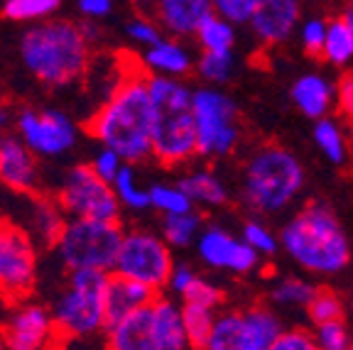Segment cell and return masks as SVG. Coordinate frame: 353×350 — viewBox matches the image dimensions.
I'll return each mask as SVG.
<instances>
[{"label":"cell","mask_w":353,"mask_h":350,"mask_svg":"<svg viewBox=\"0 0 353 350\" xmlns=\"http://www.w3.org/2000/svg\"><path fill=\"white\" fill-rule=\"evenodd\" d=\"M154 103L150 99L148 74L121 79L113 93L91 115L86 130L103 147L116 150L128 165L143 162L152 154Z\"/></svg>","instance_id":"1"},{"label":"cell","mask_w":353,"mask_h":350,"mask_svg":"<svg viewBox=\"0 0 353 350\" xmlns=\"http://www.w3.org/2000/svg\"><path fill=\"white\" fill-rule=\"evenodd\" d=\"M280 247L304 272L321 277L343 272L351 262V240L324 201L307 203L282 225Z\"/></svg>","instance_id":"2"},{"label":"cell","mask_w":353,"mask_h":350,"mask_svg":"<svg viewBox=\"0 0 353 350\" xmlns=\"http://www.w3.org/2000/svg\"><path fill=\"white\" fill-rule=\"evenodd\" d=\"M150 99L154 103L152 157L165 167L187 165L196 147V121H194V91L172 76L148 74Z\"/></svg>","instance_id":"3"},{"label":"cell","mask_w":353,"mask_h":350,"mask_svg":"<svg viewBox=\"0 0 353 350\" xmlns=\"http://www.w3.org/2000/svg\"><path fill=\"white\" fill-rule=\"evenodd\" d=\"M22 61L47 86H69L88 66V42L69 20L39 22L22 34Z\"/></svg>","instance_id":"4"},{"label":"cell","mask_w":353,"mask_h":350,"mask_svg":"<svg viewBox=\"0 0 353 350\" xmlns=\"http://www.w3.org/2000/svg\"><path fill=\"white\" fill-rule=\"evenodd\" d=\"M304 189V167L297 154L280 145H263L243 169V203L260 216L282 214Z\"/></svg>","instance_id":"5"},{"label":"cell","mask_w":353,"mask_h":350,"mask_svg":"<svg viewBox=\"0 0 353 350\" xmlns=\"http://www.w3.org/2000/svg\"><path fill=\"white\" fill-rule=\"evenodd\" d=\"M108 279L110 272L105 269H69L66 289L52 307V318L61 338H88L105 331Z\"/></svg>","instance_id":"6"},{"label":"cell","mask_w":353,"mask_h":350,"mask_svg":"<svg viewBox=\"0 0 353 350\" xmlns=\"http://www.w3.org/2000/svg\"><path fill=\"white\" fill-rule=\"evenodd\" d=\"M125 230L118 220L66 218L57 240V255L69 269H105L113 272Z\"/></svg>","instance_id":"7"},{"label":"cell","mask_w":353,"mask_h":350,"mask_svg":"<svg viewBox=\"0 0 353 350\" xmlns=\"http://www.w3.org/2000/svg\"><path fill=\"white\" fill-rule=\"evenodd\" d=\"M194 121H196V147L201 157H226L236 150L241 127L238 110L231 96L216 86L194 91Z\"/></svg>","instance_id":"8"},{"label":"cell","mask_w":353,"mask_h":350,"mask_svg":"<svg viewBox=\"0 0 353 350\" xmlns=\"http://www.w3.org/2000/svg\"><path fill=\"white\" fill-rule=\"evenodd\" d=\"M282 331L280 318L268 307L223 311L216 316L204 350H270Z\"/></svg>","instance_id":"9"},{"label":"cell","mask_w":353,"mask_h":350,"mask_svg":"<svg viewBox=\"0 0 353 350\" xmlns=\"http://www.w3.org/2000/svg\"><path fill=\"white\" fill-rule=\"evenodd\" d=\"M174 265L172 245L162 236H154L150 230H128L113 272L135 279L154 291H162L170 282Z\"/></svg>","instance_id":"10"},{"label":"cell","mask_w":353,"mask_h":350,"mask_svg":"<svg viewBox=\"0 0 353 350\" xmlns=\"http://www.w3.org/2000/svg\"><path fill=\"white\" fill-rule=\"evenodd\" d=\"M57 201L69 218L118 220L121 214L113 184L101 179L91 165H77L66 172Z\"/></svg>","instance_id":"11"},{"label":"cell","mask_w":353,"mask_h":350,"mask_svg":"<svg viewBox=\"0 0 353 350\" xmlns=\"http://www.w3.org/2000/svg\"><path fill=\"white\" fill-rule=\"evenodd\" d=\"M37 282V247L28 230L0 220V296L20 301Z\"/></svg>","instance_id":"12"},{"label":"cell","mask_w":353,"mask_h":350,"mask_svg":"<svg viewBox=\"0 0 353 350\" xmlns=\"http://www.w3.org/2000/svg\"><path fill=\"white\" fill-rule=\"evenodd\" d=\"M17 135L37 157H59L77 145V123L61 110H22L17 115Z\"/></svg>","instance_id":"13"},{"label":"cell","mask_w":353,"mask_h":350,"mask_svg":"<svg viewBox=\"0 0 353 350\" xmlns=\"http://www.w3.org/2000/svg\"><path fill=\"white\" fill-rule=\"evenodd\" d=\"M196 252L201 262L214 269H228L236 274H250L258 269L260 255L243 240L223 228H204L196 240Z\"/></svg>","instance_id":"14"},{"label":"cell","mask_w":353,"mask_h":350,"mask_svg":"<svg viewBox=\"0 0 353 350\" xmlns=\"http://www.w3.org/2000/svg\"><path fill=\"white\" fill-rule=\"evenodd\" d=\"M0 333L8 350H50L57 338V326L50 309L39 304H20L10 311Z\"/></svg>","instance_id":"15"},{"label":"cell","mask_w":353,"mask_h":350,"mask_svg":"<svg viewBox=\"0 0 353 350\" xmlns=\"http://www.w3.org/2000/svg\"><path fill=\"white\" fill-rule=\"evenodd\" d=\"M37 181V154L20 135H0V184L17 194H34Z\"/></svg>","instance_id":"16"},{"label":"cell","mask_w":353,"mask_h":350,"mask_svg":"<svg viewBox=\"0 0 353 350\" xmlns=\"http://www.w3.org/2000/svg\"><path fill=\"white\" fill-rule=\"evenodd\" d=\"M299 0H255L250 28L263 44H282L299 25Z\"/></svg>","instance_id":"17"},{"label":"cell","mask_w":353,"mask_h":350,"mask_svg":"<svg viewBox=\"0 0 353 350\" xmlns=\"http://www.w3.org/2000/svg\"><path fill=\"white\" fill-rule=\"evenodd\" d=\"M150 307L128 313L116 323H108L103 331L105 350H160L157 338H154Z\"/></svg>","instance_id":"18"},{"label":"cell","mask_w":353,"mask_h":350,"mask_svg":"<svg viewBox=\"0 0 353 350\" xmlns=\"http://www.w3.org/2000/svg\"><path fill=\"white\" fill-rule=\"evenodd\" d=\"M214 12L211 0H157L154 15L172 37H194L199 25Z\"/></svg>","instance_id":"19"},{"label":"cell","mask_w":353,"mask_h":350,"mask_svg":"<svg viewBox=\"0 0 353 350\" xmlns=\"http://www.w3.org/2000/svg\"><path fill=\"white\" fill-rule=\"evenodd\" d=\"M157 296H160V291L150 289V287L140 285V282H135L130 277L110 272L108 287H105V316H108V323H116L121 318H125L128 313L150 307Z\"/></svg>","instance_id":"20"},{"label":"cell","mask_w":353,"mask_h":350,"mask_svg":"<svg viewBox=\"0 0 353 350\" xmlns=\"http://www.w3.org/2000/svg\"><path fill=\"white\" fill-rule=\"evenodd\" d=\"M290 96H292V103L297 105L299 113L312 118V121H321L336 103V83H331L321 74L309 72L292 83Z\"/></svg>","instance_id":"21"},{"label":"cell","mask_w":353,"mask_h":350,"mask_svg":"<svg viewBox=\"0 0 353 350\" xmlns=\"http://www.w3.org/2000/svg\"><path fill=\"white\" fill-rule=\"evenodd\" d=\"M143 66L148 69V74H154V76L182 79L192 72L194 59L192 52L176 37H162L157 44L145 50Z\"/></svg>","instance_id":"22"},{"label":"cell","mask_w":353,"mask_h":350,"mask_svg":"<svg viewBox=\"0 0 353 350\" xmlns=\"http://www.w3.org/2000/svg\"><path fill=\"white\" fill-rule=\"evenodd\" d=\"M152 329H154V338L160 350H189L187 329H184V316H182V304H174L172 299L165 296H157L152 301Z\"/></svg>","instance_id":"23"},{"label":"cell","mask_w":353,"mask_h":350,"mask_svg":"<svg viewBox=\"0 0 353 350\" xmlns=\"http://www.w3.org/2000/svg\"><path fill=\"white\" fill-rule=\"evenodd\" d=\"M69 216L59 206L57 198L32 196L30 194V223H32V236L44 245H57L64 223Z\"/></svg>","instance_id":"24"},{"label":"cell","mask_w":353,"mask_h":350,"mask_svg":"<svg viewBox=\"0 0 353 350\" xmlns=\"http://www.w3.org/2000/svg\"><path fill=\"white\" fill-rule=\"evenodd\" d=\"M176 184L182 186L184 194L192 198L194 206L216 208L228 201L226 184H223V181L219 179V174L211 169H194V172H189V174H184Z\"/></svg>","instance_id":"25"},{"label":"cell","mask_w":353,"mask_h":350,"mask_svg":"<svg viewBox=\"0 0 353 350\" xmlns=\"http://www.w3.org/2000/svg\"><path fill=\"white\" fill-rule=\"evenodd\" d=\"M312 137H314V145L319 147V152L329 159L331 165L343 167L348 162V140L339 121H334L329 115L316 121Z\"/></svg>","instance_id":"26"},{"label":"cell","mask_w":353,"mask_h":350,"mask_svg":"<svg viewBox=\"0 0 353 350\" xmlns=\"http://www.w3.org/2000/svg\"><path fill=\"white\" fill-rule=\"evenodd\" d=\"M196 42L201 44V52H233L236 44V25L226 17L211 12L196 30Z\"/></svg>","instance_id":"27"},{"label":"cell","mask_w":353,"mask_h":350,"mask_svg":"<svg viewBox=\"0 0 353 350\" xmlns=\"http://www.w3.org/2000/svg\"><path fill=\"white\" fill-rule=\"evenodd\" d=\"M201 216L196 211H184V214H172L162 218L160 236L170 243L172 247H189L201 236Z\"/></svg>","instance_id":"28"},{"label":"cell","mask_w":353,"mask_h":350,"mask_svg":"<svg viewBox=\"0 0 353 350\" xmlns=\"http://www.w3.org/2000/svg\"><path fill=\"white\" fill-rule=\"evenodd\" d=\"M182 316H184V329H187L189 343L194 350H204L206 340H209L211 331L216 323V309L204 307V304H189L182 301Z\"/></svg>","instance_id":"29"},{"label":"cell","mask_w":353,"mask_h":350,"mask_svg":"<svg viewBox=\"0 0 353 350\" xmlns=\"http://www.w3.org/2000/svg\"><path fill=\"white\" fill-rule=\"evenodd\" d=\"M321 56L334 66H346L353 59V32L346 28V22L341 17L329 22V32H326V44Z\"/></svg>","instance_id":"30"},{"label":"cell","mask_w":353,"mask_h":350,"mask_svg":"<svg viewBox=\"0 0 353 350\" xmlns=\"http://www.w3.org/2000/svg\"><path fill=\"white\" fill-rule=\"evenodd\" d=\"M316 294V287L307 279H299V277H285L280 279L270 291V299L272 304L277 307H309V301L314 299Z\"/></svg>","instance_id":"31"},{"label":"cell","mask_w":353,"mask_h":350,"mask_svg":"<svg viewBox=\"0 0 353 350\" xmlns=\"http://www.w3.org/2000/svg\"><path fill=\"white\" fill-rule=\"evenodd\" d=\"M113 189H116V196L121 201V206L130 208V211L152 208V203H150V189H143L138 184V176H135L130 165L123 167L121 174L113 179Z\"/></svg>","instance_id":"32"},{"label":"cell","mask_w":353,"mask_h":350,"mask_svg":"<svg viewBox=\"0 0 353 350\" xmlns=\"http://www.w3.org/2000/svg\"><path fill=\"white\" fill-rule=\"evenodd\" d=\"M150 203H152L154 211H160L162 216L184 214V211H192L194 208L192 198L184 194V189L179 184L150 186Z\"/></svg>","instance_id":"33"},{"label":"cell","mask_w":353,"mask_h":350,"mask_svg":"<svg viewBox=\"0 0 353 350\" xmlns=\"http://www.w3.org/2000/svg\"><path fill=\"white\" fill-rule=\"evenodd\" d=\"M196 72L211 86L226 83L233 74V52H201L196 61Z\"/></svg>","instance_id":"34"},{"label":"cell","mask_w":353,"mask_h":350,"mask_svg":"<svg viewBox=\"0 0 353 350\" xmlns=\"http://www.w3.org/2000/svg\"><path fill=\"white\" fill-rule=\"evenodd\" d=\"M307 313L314 326H321V323H329V321H341L343 301L334 289H316L314 299L309 301Z\"/></svg>","instance_id":"35"},{"label":"cell","mask_w":353,"mask_h":350,"mask_svg":"<svg viewBox=\"0 0 353 350\" xmlns=\"http://www.w3.org/2000/svg\"><path fill=\"white\" fill-rule=\"evenodd\" d=\"M59 8V0H6L3 12L15 22L44 20Z\"/></svg>","instance_id":"36"},{"label":"cell","mask_w":353,"mask_h":350,"mask_svg":"<svg viewBox=\"0 0 353 350\" xmlns=\"http://www.w3.org/2000/svg\"><path fill=\"white\" fill-rule=\"evenodd\" d=\"M241 238L258 252L260 258H270V255L277 252V247H280V236H275L263 220H255V218H250L248 223L243 225Z\"/></svg>","instance_id":"37"},{"label":"cell","mask_w":353,"mask_h":350,"mask_svg":"<svg viewBox=\"0 0 353 350\" xmlns=\"http://www.w3.org/2000/svg\"><path fill=\"white\" fill-rule=\"evenodd\" d=\"M314 338H316L319 350H348L353 343L351 331H348V326L343 323V318L341 321H329V323L316 326Z\"/></svg>","instance_id":"38"},{"label":"cell","mask_w":353,"mask_h":350,"mask_svg":"<svg viewBox=\"0 0 353 350\" xmlns=\"http://www.w3.org/2000/svg\"><path fill=\"white\" fill-rule=\"evenodd\" d=\"M326 32H329V22L321 20V17H309L302 22L299 28V42H302V50L312 56H321L326 44Z\"/></svg>","instance_id":"39"},{"label":"cell","mask_w":353,"mask_h":350,"mask_svg":"<svg viewBox=\"0 0 353 350\" xmlns=\"http://www.w3.org/2000/svg\"><path fill=\"white\" fill-rule=\"evenodd\" d=\"M214 12L226 17L233 25H250L255 10V0H211Z\"/></svg>","instance_id":"40"},{"label":"cell","mask_w":353,"mask_h":350,"mask_svg":"<svg viewBox=\"0 0 353 350\" xmlns=\"http://www.w3.org/2000/svg\"><path fill=\"white\" fill-rule=\"evenodd\" d=\"M125 32L132 42L148 50V47H152V44H157L162 39V25L152 22L150 17H135V20L128 22Z\"/></svg>","instance_id":"41"},{"label":"cell","mask_w":353,"mask_h":350,"mask_svg":"<svg viewBox=\"0 0 353 350\" xmlns=\"http://www.w3.org/2000/svg\"><path fill=\"white\" fill-rule=\"evenodd\" d=\"M125 165H128V162L121 157V154L116 152V150L103 147V145H101V150L96 152L94 162H91V167H94L96 174H99L101 179L110 181V184H113V179H116V176L121 174V169Z\"/></svg>","instance_id":"42"},{"label":"cell","mask_w":353,"mask_h":350,"mask_svg":"<svg viewBox=\"0 0 353 350\" xmlns=\"http://www.w3.org/2000/svg\"><path fill=\"white\" fill-rule=\"evenodd\" d=\"M221 299H223L221 289L216 285H211V282H206L204 277H196V282H194V285L189 287L187 294L182 296V301H189V304H204V307H211V309H219Z\"/></svg>","instance_id":"43"},{"label":"cell","mask_w":353,"mask_h":350,"mask_svg":"<svg viewBox=\"0 0 353 350\" xmlns=\"http://www.w3.org/2000/svg\"><path fill=\"white\" fill-rule=\"evenodd\" d=\"M334 108H336L339 118L353 130V72L343 74L336 81V103H334Z\"/></svg>","instance_id":"44"},{"label":"cell","mask_w":353,"mask_h":350,"mask_svg":"<svg viewBox=\"0 0 353 350\" xmlns=\"http://www.w3.org/2000/svg\"><path fill=\"white\" fill-rule=\"evenodd\" d=\"M270 350H319V345H316V338L309 331L292 329L282 331L275 343L270 345Z\"/></svg>","instance_id":"45"},{"label":"cell","mask_w":353,"mask_h":350,"mask_svg":"<svg viewBox=\"0 0 353 350\" xmlns=\"http://www.w3.org/2000/svg\"><path fill=\"white\" fill-rule=\"evenodd\" d=\"M196 277H199V274L194 272V267H189V265L179 262V265H174V269H172L170 282H167V289H170L172 294H176L179 299H182V296L189 291V287H192L194 282H196Z\"/></svg>","instance_id":"46"},{"label":"cell","mask_w":353,"mask_h":350,"mask_svg":"<svg viewBox=\"0 0 353 350\" xmlns=\"http://www.w3.org/2000/svg\"><path fill=\"white\" fill-rule=\"evenodd\" d=\"M81 15H86L88 20H101L113 10V0H77Z\"/></svg>","instance_id":"47"},{"label":"cell","mask_w":353,"mask_h":350,"mask_svg":"<svg viewBox=\"0 0 353 350\" xmlns=\"http://www.w3.org/2000/svg\"><path fill=\"white\" fill-rule=\"evenodd\" d=\"M81 28V32H83V37H86V42H94V39H99V28H96L94 22H81L79 25Z\"/></svg>","instance_id":"48"},{"label":"cell","mask_w":353,"mask_h":350,"mask_svg":"<svg viewBox=\"0 0 353 350\" xmlns=\"http://www.w3.org/2000/svg\"><path fill=\"white\" fill-rule=\"evenodd\" d=\"M341 20L346 22V28H348V30H351V32H353V3H351V6L346 8V10L341 12Z\"/></svg>","instance_id":"49"},{"label":"cell","mask_w":353,"mask_h":350,"mask_svg":"<svg viewBox=\"0 0 353 350\" xmlns=\"http://www.w3.org/2000/svg\"><path fill=\"white\" fill-rule=\"evenodd\" d=\"M132 3H135L140 10H154V6H157V0H132Z\"/></svg>","instance_id":"50"},{"label":"cell","mask_w":353,"mask_h":350,"mask_svg":"<svg viewBox=\"0 0 353 350\" xmlns=\"http://www.w3.org/2000/svg\"><path fill=\"white\" fill-rule=\"evenodd\" d=\"M0 350H8V343H6V338H3V333H0Z\"/></svg>","instance_id":"51"},{"label":"cell","mask_w":353,"mask_h":350,"mask_svg":"<svg viewBox=\"0 0 353 350\" xmlns=\"http://www.w3.org/2000/svg\"><path fill=\"white\" fill-rule=\"evenodd\" d=\"M348 350H353V343H351V348H348Z\"/></svg>","instance_id":"52"},{"label":"cell","mask_w":353,"mask_h":350,"mask_svg":"<svg viewBox=\"0 0 353 350\" xmlns=\"http://www.w3.org/2000/svg\"><path fill=\"white\" fill-rule=\"evenodd\" d=\"M0 108H3V103H0Z\"/></svg>","instance_id":"53"}]
</instances>
